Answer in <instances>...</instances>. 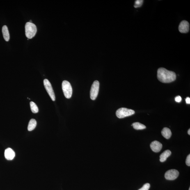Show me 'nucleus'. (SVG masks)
<instances>
[{
	"mask_svg": "<svg viewBox=\"0 0 190 190\" xmlns=\"http://www.w3.org/2000/svg\"><path fill=\"white\" fill-rule=\"evenodd\" d=\"M157 77L161 82L168 83L174 81L176 79V75L174 72L164 68H160L157 70Z\"/></svg>",
	"mask_w": 190,
	"mask_h": 190,
	"instance_id": "nucleus-1",
	"label": "nucleus"
},
{
	"mask_svg": "<svg viewBox=\"0 0 190 190\" xmlns=\"http://www.w3.org/2000/svg\"><path fill=\"white\" fill-rule=\"evenodd\" d=\"M36 26L33 23L28 22L25 25L26 35L28 39H31L35 36L37 33Z\"/></svg>",
	"mask_w": 190,
	"mask_h": 190,
	"instance_id": "nucleus-2",
	"label": "nucleus"
},
{
	"mask_svg": "<svg viewBox=\"0 0 190 190\" xmlns=\"http://www.w3.org/2000/svg\"><path fill=\"white\" fill-rule=\"evenodd\" d=\"M135 111L126 108H121L116 111V115L119 118H123L131 116L134 114Z\"/></svg>",
	"mask_w": 190,
	"mask_h": 190,
	"instance_id": "nucleus-3",
	"label": "nucleus"
},
{
	"mask_svg": "<svg viewBox=\"0 0 190 190\" xmlns=\"http://www.w3.org/2000/svg\"><path fill=\"white\" fill-rule=\"evenodd\" d=\"M62 89L65 97L67 99L70 98L72 95V88L70 83L68 81H63L62 83Z\"/></svg>",
	"mask_w": 190,
	"mask_h": 190,
	"instance_id": "nucleus-4",
	"label": "nucleus"
},
{
	"mask_svg": "<svg viewBox=\"0 0 190 190\" xmlns=\"http://www.w3.org/2000/svg\"><path fill=\"white\" fill-rule=\"evenodd\" d=\"M99 83L98 81L94 82L92 85L90 90V98L92 100H95L96 99L99 93Z\"/></svg>",
	"mask_w": 190,
	"mask_h": 190,
	"instance_id": "nucleus-5",
	"label": "nucleus"
},
{
	"mask_svg": "<svg viewBox=\"0 0 190 190\" xmlns=\"http://www.w3.org/2000/svg\"><path fill=\"white\" fill-rule=\"evenodd\" d=\"M43 83L46 90L51 97V100L55 101L56 100V96L50 82L48 79H45L44 80Z\"/></svg>",
	"mask_w": 190,
	"mask_h": 190,
	"instance_id": "nucleus-6",
	"label": "nucleus"
},
{
	"mask_svg": "<svg viewBox=\"0 0 190 190\" xmlns=\"http://www.w3.org/2000/svg\"><path fill=\"white\" fill-rule=\"evenodd\" d=\"M179 173L177 170L173 169L167 171L165 174L164 176L167 180H174L176 179L179 176Z\"/></svg>",
	"mask_w": 190,
	"mask_h": 190,
	"instance_id": "nucleus-7",
	"label": "nucleus"
},
{
	"mask_svg": "<svg viewBox=\"0 0 190 190\" xmlns=\"http://www.w3.org/2000/svg\"><path fill=\"white\" fill-rule=\"evenodd\" d=\"M179 31L181 33H187L189 30V24L188 21H183L179 26Z\"/></svg>",
	"mask_w": 190,
	"mask_h": 190,
	"instance_id": "nucleus-8",
	"label": "nucleus"
},
{
	"mask_svg": "<svg viewBox=\"0 0 190 190\" xmlns=\"http://www.w3.org/2000/svg\"><path fill=\"white\" fill-rule=\"evenodd\" d=\"M151 149L154 152H159L162 148V144L157 141L152 142L150 145Z\"/></svg>",
	"mask_w": 190,
	"mask_h": 190,
	"instance_id": "nucleus-9",
	"label": "nucleus"
},
{
	"mask_svg": "<svg viewBox=\"0 0 190 190\" xmlns=\"http://www.w3.org/2000/svg\"><path fill=\"white\" fill-rule=\"evenodd\" d=\"M4 156L6 159L8 160H11L15 157V152L12 149L8 148L5 150Z\"/></svg>",
	"mask_w": 190,
	"mask_h": 190,
	"instance_id": "nucleus-10",
	"label": "nucleus"
},
{
	"mask_svg": "<svg viewBox=\"0 0 190 190\" xmlns=\"http://www.w3.org/2000/svg\"><path fill=\"white\" fill-rule=\"evenodd\" d=\"M171 154V152L170 150H167L165 151L160 156V161L162 162H164Z\"/></svg>",
	"mask_w": 190,
	"mask_h": 190,
	"instance_id": "nucleus-11",
	"label": "nucleus"
},
{
	"mask_svg": "<svg viewBox=\"0 0 190 190\" xmlns=\"http://www.w3.org/2000/svg\"><path fill=\"white\" fill-rule=\"evenodd\" d=\"M162 135L167 139H169L171 137L172 133L169 129L167 127H164L161 131Z\"/></svg>",
	"mask_w": 190,
	"mask_h": 190,
	"instance_id": "nucleus-12",
	"label": "nucleus"
},
{
	"mask_svg": "<svg viewBox=\"0 0 190 190\" xmlns=\"http://www.w3.org/2000/svg\"><path fill=\"white\" fill-rule=\"evenodd\" d=\"M2 31L4 40L7 42L9 41L10 40V36L8 27L6 26H3Z\"/></svg>",
	"mask_w": 190,
	"mask_h": 190,
	"instance_id": "nucleus-13",
	"label": "nucleus"
},
{
	"mask_svg": "<svg viewBox=\"0 0 190 190\" xmlns=\"http://www.w3.org/2000/svg\"><path fill=\"white\" fill-rule=\"evenodd\" d=\"M37 125L36 121L35 119H31L30 120L29 124H28V129L30 131L33 130L36 127Z\"/></svg>",
	"mask_w": 190,
	"mask_h": 190,
	"instance_id": "nucleus-14",
	"label": "nucleus"
},
{
	"mask_svg": "<svg viewBox=\"0 0 190 190\" xmlns=\"http://www.w3.org/2000/svg\"><path fill=\"white\" fill-rule=\"evenodd\" d=\"M131 126H133L134 128L137 130H143L146 129V126L139 122H134Z\"/></svg>",
	"mask_w": 190,
	"mask_h": 190,
	"instance_id": "nucleus-15",
	"label": "nucleus"
},
{
	"mask_svg": "<svg viewBox=\"0 0 190 190\" xmlns=\"http://www.w3.org/2000/svg\"><path fill=\"white\" fill-rule=\"evenodd\" d=\"M30 106H31L32 112L34 113H36L38 112V107L35 103L33 102H30Z\"/></svg>",
	"mask_w": 190,
	"mask_h": 190,
	"instance_id": "nucleus-16",
	"label": "nucleus"
},
{
	"mask_svg": "<svg viewBox=\"0 0 190 190\" xmlns=\"http://www.w3.org/2000/svg\"><path fill=\"white\" fill-rule=\"evenodd\" d=\"M143 2V0H137L135 1V4L134 5L135 8H139L141 7L142 5Z\"/></svg>",
	"mask_w": 190,
	"mask_h": 190,
	"instance_id": "nucleus-17",
	"label": "nucleus"
},
{
	"mask_svg": "<svg viewBox=\"0 0 190 190\" xmlns=\"http://www.w3.org/2000/svg\"><path fill=\"white\" fill-rule=\"evenodd\" d=\"M150 184H145L143 185L142 187L138 190H149L150 189Z\"/></svg>",
	"mask_w": 190,
	"mask_h": 190,
	"instance_id": "nucleus-18",
	"label": "nucleus"
},
{
	"mask_svg": "<svg viewBox=\"0 0 190 190\" xmlns=\"http://www.w3.org/2000/svg\"><path fill=\"white\" fill-rule=\"evenodd\" d=\"M186 165H187L188 166H190V154H189V155H188L186 159Z\"/></svg>",
	"mask_w": 190,
	"mask_h": 190,
	"instance_id": "nucleus-19",
	"label": "nucleus"
},
{
	"mask_svg": "<svg viewBox=\"0 0 190 190\" xmlns=\"http://www.w3.org/2000/svg\"><path fill=\"white\" fill-rule=\"evenodd\" d=\"M182 100V98L180 96H177L175 97V101L176 102H180Z\"/></svg>",
	"mask_w": 190,
	"mask_h": 190,
	"instance_id": "nucleus-20",
	"label": "nucleus"
},
{
	"mask_svg": "<svg viewBox=\"0 0 190 190\" xmlns=\"http://www.w3.org/2000/svg\"><path fill=\"white\" fill-rule=\"evenodd\" d=\"M186 103L187 104H190V98L189 97H187V98L186 99Z\"/></svg>",
	"mask_w": 190,
	"mask_h": 190,
	"instance_id": "nucleus-21",
	"label": "nucleus"
},
{
	"mask_svg": "<svg viewBox=\"0 0 190 190\" xmlns=\"http://www.w3.org/2000/svg\"><path fill=\"white\" fill-rule=\"evenodd\" d=\"M188 134H189L190 135V129H189V130H188Z\"/></svg>",
	"mask_w": 190,
	"mask_h": 190,
	"instance_id": "nucleus-22",
	"label": "nucleus"
},
{
	"mask_svg": "<svg viewBox=\"0 0 190 190\" xmlns=\"http://www.w3.org/2000/svg\"><path fill=\"white\" fill-rule=\"evenodd\" d=\"M29 22L31 23H32V21L31 20L29 21Z\"/></svg>",
	"mask_w": 190,
	"mask_h": 190,
	"instance_id": "nucleus-23",
	"label": "nucleus"
},
{
	"mask_svg": "<svg viewBox=\"0 0 190 190\" xmlns=\"http://www.w3.org/2000/svg\"><path fill=\"white\" fill-rule=\"evenodd\" d=\"M189 190H190V188H189Z\"/></svg>",
	"mask_w": 190,
	"mask_h": 190,
	"instance_id": "nucleus-24",
	"label": "nucleus"
}]
</instances>
